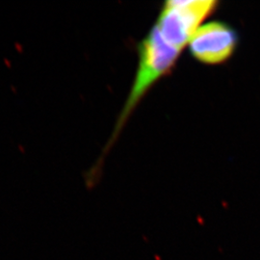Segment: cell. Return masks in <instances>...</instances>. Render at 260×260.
Listing matches in <instances>:
<instances>
[{
	"label": "cell",
	"instance_id": "cell-3",
	"mask_svg": "<svg viewBox=\"0 0 260 260\" xmlns=\"http://www.w3.org/2000/svg\"><path fill=\"white\" fill-rule=\"evenodd\" d=\"M238 45L239 35L231 24L213 20L197 29L188 47L198 62L220 65L233 57Z\"/></svg>",
	"mask_w": 260,
	"mask_h": 260
},
{
	"label": "cell",
	"instance_id": "cell-2",
	"mask_svg": "<svg viewBox=\"0 0 260 260\" xmlns=\"http://www.w3.org/2000/svg\"><path fill=\"white\" fill-rule=\"evenodd\" d=\"M219 6L216 0H171L165 2L154 27L178 50L188 46L201 23Z\"/></svg>",
	"mask_w": 260,
	"mask_h": 260
},
{
	"label": "cell",
	"instance_id": "cell-1",
	"mask_svg": "<svg viewBox=\"0 0 260 260\" xmlns=\"http://www.w3.org/2000/svg\"><path fill=\"white\" fill-rule=\"evenodd\" d=\"M180 50L171 46L161 37L156 28H151L148 35L138 46L139 63L134 82L130 89L129 94L121 110L119 121L113 132L108 148L117 139L125 121L136 108L141 100L158 80L167 75L176 65L180 55Z\"/></svg>",
	"mask_w": 260,
	"mask_h": 260
}]
</instances>
